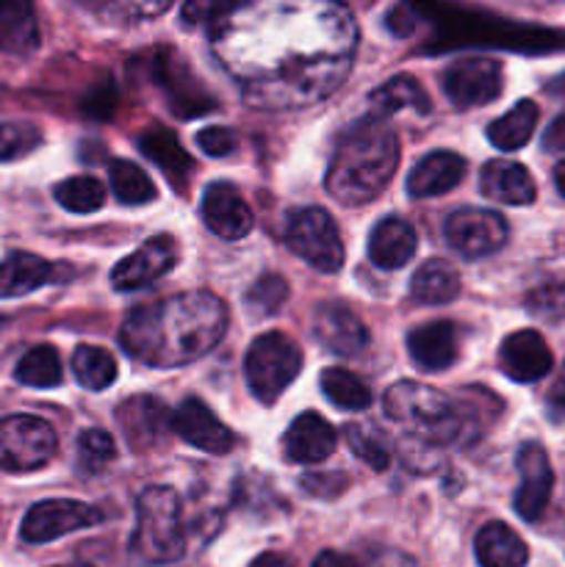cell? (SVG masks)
<instances>
[{
    "mask_svg": "<svg viewBox=\"0 0 565 567\" xmlns=\"http://www.w3.org/2000/svg\"><path fill=\"white\" fill-rule=\"evenodd\" d=\"M338 435L319 413H302L294 419V424L288 426L286 437H282V449H286V457L291 463H305L314 465L321 460L330 457L336 452Z\"/></svg>",
    "mask_w": 565,
    "mask_h": 567,
    "instance_id": "20",
    "label": "cell"
},
{
    "mask_svg": "<svg viewBox=\"0 0 565 567\" xmlns=\"http://www.w3.org/2000/svg\"><path fill=\"white\" fill-rule=\"evenodd\" d=\"M55 199H59L61 208L72 210V214H94V210L103 208L105 203V186L97 177L89 175H75L66 177L55 186Z\"/></svg>",
    "mask_w": 565,
    "mask_h": 567,
    "instance_id": "34",
    "label": "cell"
},
{
    "mask_svg": "<svg viewBox=\"0 0 565 567\" xmlns=\"http://www.w3.org/2000/svg\"><path fill=\"white\" fill-rule=\"evenodd\" d=\"M343 437H347L349 449H352V454L358 460H363L369 468L374 471H386L388 465H391V449L386 446V441H382V435L377 430H371V426H363V424H347L343 426Z\"/></svg>",
    "mask_w": 565,
    "mask_h": 567,
    "instance_id": "36",
    "label": "cell"
},
{
    "mask_svg": "<svg viewBox=\"0 0 565 567\" xmlns=\"http://www.w3.org/2000/svg\"><path fill=\"white\" fill-rule=\"evenodd\" d=\"M518 491H515L513 507L524 520H537L548 507L554 487V471L548 463V454L541 443H524L518 452Z\"/></svg>",
    "mask_w": 565,
    "mask_h": 567,
    "instance_id": "13",
    "label": "cell"
},
{
    "mask_svg": "<svg viewBox=\"0 0 565 567\" xmlns=\"http://www.w3.org/2000/svg\"><path fill=\"white\" fill-rule=\"evenodd\" d=\"M61 567H92V565H83V563H75V565H61Z\"/></svg>",
    "mask_w": 565,
    "mask_h": 567,
    "instance_id": "49",
    "label": "cell"
},
{
    "mask_svg": "<svg viewBox=\"0 0 565 567\" xmlns=\"http://www.w3.org/2000/svg\"><path fill=\"white\" fill-rule=\"evenodd\" d=\"M499 402L493 393L476 391V402L458 404L446 393L424 385V382H397L388 388L382 408L386 415L408 432L415 443H430V446H452L463 441L471 426V435H480V421H493V415H485V404Z\"/></svg>",
    "mask_w": 565,
    "mask_h": 567,
    "instance_id": "3",
    "label": "cell"
},
{
    "mask_svg": "<svg viewBox=\"0 0 565 567\" xmlns=\"http://www.w3.org/2000/svg\"><path fill=\"white\" fill-rule=\"evenodd\" d=\"M288 299V282L277 275H266L249 288L247 308L255 316H271L286 305Z\"/></svg>",
    "mask_w": 565,
    "mask_h": 567,
    "instance_id": "39",
    "label": "cell"
},
{
    "mask_svg": "<svg viewBox=\"0 0 565 567\" xmlns=\"http://www.w3.org/2000/svg\"><path fill=\"white\" fill-rule=\"evenodd\" d=\"M480 192L487 199H496V203L504 205H530L535 199L537 188L524 166L507 158H496L482 166Z\"/></svg>",
    "mask_w": 565,
    "mask_h": 567,
    "instance_id": "23",
    "label": "cell"
},
{
    "mask_svg": "<svg viewBox=\"0 0 565 567\" xmlns=\"http://www.w3.org/2000/svg\"><path fill=\"white\" fill-rule=\"evenodd\" d=\"M116 460V446L114 437L103 430H89L78 437V463L89 474H100L105 465H111Z\"/></svg>",
    "mask_w": 565,
    "mask_h": 567,
    "instance_id": "37",
    "label": "cell"
},
{
    "mask_svg": "<svg viewBox=\"0 0 565 567\" xmlns=\"http://www.w3.org/2000/svg\"><path fill=\"white\" fill-rule=\"evenodd\" d=\"M302 491L314 498H338L349 487L347 474H310L305 476Z\"/></svg>",
    "mask_w": 565,
    "mask_h": 567,
    "instance_id": "42",
    "label": "cell"
},
{
    "mask_svg": "<svg viewBox=\"0 0 565 567\" xmlns=\"http://www.w3.org/2000/svg\"><path fill=\"white\" fill-rule=\"evenodd\" d=\"M369 109L374 111V116L397 114L399 109H413L419 111V114H430L432 103H430V94L424 92V86H421L415 78L397 75L388 83H382V86L371 94Z\"/></svg>",
    "mask_w": 565,
    "mask_h": 567,
    "instance_id": "28",
    "label": "cell"
},
{
    "mask_svg": "<svg viewBox=\"0 0 565 567\" xmlns=\"http://www.w3.org/2000/svg\"><path fill=\"white\" fill-rule=\"evenodd\" d=\"M443 92L458 109L487 105L502 94V66L493 59H460L443 72Z\"/></svg>",
    "mask_w": 565,
    "mask_h": 567,
    "instance_id": "11",
    "label": "cell"
},
{
    "mask_svg": "<svg viewBox=\"0 0 565 567\" xmlns=\"http://www.w3.org/2000/svg\"><path fill=\"white\" fill-rule=\"evenodd\" d=\"M314 336L338 358H358L369 347V330L352 308L341 302L319 305L314 313Z\"/></svg>",
    "mask_w": 565,
    "mask_h": 567,
    "instance_id": "15",
    "label": "cell"
},
{
    "mask_svg": "<svg viewBox=\"0 0 565 567\" xmlns=\"http://www.w3.org/2000/svg\"><path fill=\"white\" fill-rule=\"evenodd\" d=\"M465 169H469V164H465L463 155L452 153V150H435L413 166L404 188L413 199L441 197V194H449L454 186H460Z\"/></svg>",
    "mask_w": 565,
    "mask_h": 567,
    "instance_id": "19",
    "label": "cell"
},
{
    "mask_svg": "<svg viewBox=\"0 0 565 567\" xmlns=\"http://www.w3.org/2000/svg\"><path fill=\"white\" fill-rule=\"evenodd\" d=\"M17 382L28 388H55L64 380V369H61V358L50 343L28 349L22 360L14 369Z\"/></svg>",
    "mask_w": 565,
    "mask_h": 567,
    "instance_id": "32",
    "label": "cell"
},
{
    "mask_svg": "<svg viewBox=\"0 0 565 567\" xmlns=\"http://www.w3.org/2000/svg\"><path fill=\"white\" fill-rule=\"evenodd\" d=\"M415 249H419V236L399 216L380 219L369 236V258L380 269H402L413 260Z\"/></svg>",
    "mask_w": 565,
    "mask_h": 567,
    "instance_id": "22",
    "label": "cell"
},
{
    "mask_svg": "<svg viewBox=\"0 0 565 567\" xmlns=\"http://www.w3.org/2000/svg\"><path fill=\"white\" fill-rule=\"evenodd\" d=\"M42 144V131L31 122H0V161H14Z\"/></svg>",
    "mask_w": 565,
    "mask_h": 567,
    "instance_id": "38",
    "label": "cell"
},
{
    "mask_svg": "<svg viewBox=\"0 0 565 567\" xmlns=\"http://www.w3.org/2000/svg\"><path fill=\"white\" fill-rule=\"evenodd\" d=\"M530 313L546 321H565V286H543L526 299Z\"/></svg>",
    "mask_w": 565,
    "mask_h": 567,
    "instance_id": "40",
    "label": "cell"
},
{
    "mask_svg": "<svg viewBox=\"0 0 565 567\" xmlns=\"http://www.w3.org/2000/svg\"><path fill=\"white\" fill-rule=\"evenodd\" d=\"M172 432L205 454H227L236 446L233 432L210 413L208 404L194 396L177 404V410L172 413Z\"/></svg>",
    "mask_w": 565,
    "mask_h": 567,
    "instance_id": "14",
    "label": "cell"
},
{
    "mask_svg": "<svg viewBox=\"0 0 565 567\" xmlns=\"http://www.w3.org/2000/svg\"><path fill=\"white\" fill-rule=\"evenodd\" d=\"M449 247L463 258H485L499 252L507 241V221L496 210L485 208H463L454 210L443 227Z\"/></svg>",
    "mask_w": 565,
    "mask_h": 567,
    "instance_id": "10",
    "label": "cell"
},
{
    "mask_svg": "<svg viewBox=\"0 0 565 567\" xmlns=\"http://www.w3.org/2000/svg\"><path fill=\"white\" fill-rule=\"evenodd\" d=\"M116 424L136 452L161 443L172 430V413L153 396H133L116 408Z\"/></svg>",
    "mask_w": 565,
    "mask_h": 567,
    "instance_id": "18",
    "label": "cell"
},
{
    "mask_svg": "<svg viewBox=\"0 0 565 567\" xmlns=\"http://www.w3.org/2000/svg\"><path fill=\"white\" fill-rule=\"evenodd\" d=\"M474 551L480 567H524L530 559L526 543L502 520H491L476 532Z\"/></svg>",
    "mask_w": 565,
    "mask_h": 567,
    "instance_id": "24",
    "label": "cell"
},
{
    "mask_svg": "<svg viewBox=\"0 0 565 567\" xmlns=\"http://www.w3.org/2000/svg\"><path fill=\"white\" fill-rule=\"evenodd\" d=\"M225 330V302L210 291H186L133 310L122 324V347L138 363L177 369L208 354Z\"/></svg>",
    "mask_w": 565,
    "mask_h": 567,
    "instance_id": "2",
    "label": "cell"
},
{
    "mask_svg": "<svg viewBox=\"0 0 565 567\" xmlns=\"http://www.w3.org/2000/svg\"><path fill=\"white\" fill-rule=\"evenodd\" d=\"M203 219L208 230L225 241H238L253 230V210L230 183H210L205 188Z\"/></svg>",
    "mask_w": 565,
    "mask_h": 567,
    "instance_id": "17",
    "label": "cell"
},
{
    "mask_svg": "<svg viewBox=\"0 0 565 567\" xmlns=\"http://www.w3.org/2000/svg\"><path fill=\"white\" fill-rule=\"evenodd\" d=\"M39 48V25L28 3H0V50L28 55Z\"/></svg>",
    "mask_w": 565,
    "mask_h": 567,
    "instance_id": "27",
    "label": "cell"
},
{
    "mask_svg": "<svg viewBox=\"0 0 565 567\" xmlns=\"http://www.w3.org/2000/svg\"><path fill=\"white\" fill-rule=\"evenodd\" d=\"M197 147L210 158H225L238 147V138L230 127H203L197 133Z\"/></svg>",
    "mask_w": 565,
    "mask_h": 567,
    "instance_id": "41",
    "label": "cell"
},
{
    "mask_svg": "<svg viewBox=\"0 0 565 567\" xmlns=\"http://www.w3.org/2000/svg\"><path fill=\"white\" fill-rule=\"evenodd\" d=\"M55 432L37 415H9L0 421V468L11 474L39 471L55 457Z\"/></svg>",
    "mask_w": 565,
    "mask_h": 567,
    "instance_id": "8",
    "label": "cell"
},
{
    "mask_svg": "<svg viewBox=\"0 0 565 567\" xmlns=\"http://www.w3.org/2000/svg\"><path fill=\"white\" fill-rule=\"evenodd\" d=\"M548 92L557 94V97H565V72H563V75H557V78H552V81H548Z\"/></svg>",
    "mask_w": 565,
    "mask_h": 567,
    "instance_id": "47",
    "label": "cell"
},
{
    "mask_svg": "<svg viewBox=\"0 0 565 567\" xmlns=\"http://www.w3.org/2000/svg\"><path fill=\"white\" fill-rule=\"evenodd\" d=\"M543 150L548 153H565V114H559L543 133Z\"/></svg>",
    "mask_w": 565,
    "mask_h": 567,
    "instance_id": "43",
    "label": "cell"
},
{
    "mask_svg": "<svg viewBox=\"0 0 565 567\" xmlns=\"http://www.w3.org/2000/svg\"><path fill=\"white\" fill-rule=\"evenodd\" d=\"M103 524V513L92 504L70 502V498H50V502L33 504L25 513L20 526V535L25 543H50L59 537L72 535L78 529Z\"/></svg>",
    "mask_w": 565,
    "mask_h": 567,
    "instance_id": "9",
    "label": "cell"
},
{
    "mask_svg": "<svg viewBox=\"0 0 565 567\" xmlns=\"http://www.w3.org/2000/svg\"><path fill=\"white\" fill-rule=\"evenodd\" d=\"M408 352L424 371H446L458 360V327L452 321H427L408 332Z\"/></svg>",
    "mask_w": 565,
    "mask_h": 567,
    "instance_id": "21",
    "label": "cell"
},
{
    "mask_svg": "<svg viewBox=\"0 0 565 567\" xmlns=\"http://www.w3.org/2000/svg\"><path fill=\"white\" fill-rule=\"evenodd\" d=\"M72 371H75V380L81 382L86 391H105V388L114 385L116 380V360L114 354L105 352L100 347H83L75 349L72 354Z\"/></svg>",
    "mask_w": 565,
    "mask_h": 567,
    "instance_id": "33",
    "label": "cell"
},
{
    "mask_svg": "<svg viewBox=\"0 0 565 567\" xmlns=\"http://www.w3.org/2000/svg\"><path fill=\"white\" fill-rule=\"evenodd\" d=\"M321 391L336 408L341 410H366L374 402L371 388L358 374L347 369H325L321 371Z\"/></svg>",
    "mask_w": 565,
    "mask_h": 567,
    "instance_id": "31",
    "label": "cell"
},
{
    "mask_svg": "<svg viewBox=\"0 0 565 567\" xmlns=\"http://www.w3.org/2000/svg\"><path fill=\"white\" fill-rule=\"evenodd\" d=\"M314 567H360V565H358V559L347 557V554L321 551L319 557L314 559Z\"/></svg>",
    "mask_w": 565,
    "mask_h": 567,
    "instance_id": "45",
    "label": "cell"
},
{
    "mask_svg": "<svg viewBox=\"0 0 565 567\" xmlns=\"http://www.w3.org/2000/svg\"><path fill=\"white\" fill-rule=\"evenodd\" d=\"M111 188H114L116 199L125 205H144L155 197V186L147 177L142 166L133 161H111Z\"/></svg>",
    "mask_w": 565,
    "mask_h": 567,
    "instance_id": "35",
    "label": "cell"
},
{
    "mask_svg": "<svg viewBox=\"0 0 565 567\" xmlns=\"http://www.w3.org/2000/svg\"><path fill=\"white\" fill-rule=\"evenodd\" d=\"M131 551L150 565H170L186 554L181 498L172 487L155 485L138 496Z\"/></svg>",
    "mask_w": 565,
    "mask_h": 567,
    "instance_id": "5",
    "label": "cell"
},
{
    "mask_svg": "<svg viewBox=\"0 0 565 567\" xmlns=\"http://www.w3.org/2000/svg\"><path fill=\"white\" fill-rule=\"evenodd\" d=\"M216 22V59L258 109L319 103L352 70L358 25L343 6L247 3Z\"/></svg>",
    "mask_w": 565,
    "mask_h": 567,
    "instance_id": "1",
    "label": "cell"
},
{
    "mask_svg": "<svg viewBox=\"0 0 565 567\" xmlns=\"http://www.w3.org/2000/svg\"><path fill=\"white\" fill-rule=\"evenodd\" d=\"M499 365L513 382H537L552 371L554 358L541 332L518 330L504 338L499 349Z\"/></svg>",
    "mask_w": 565,
    "mask_h": 567,
    "instance_id": "16",
    "label": "cell"
},
{
    "mask_svg": "<svg viewBox=\"0 0 565 567\" xmlns=\"http://www.w3.org/2000/svg\"><path fill=\"white\" fill-rule=\"evenodd\" d=\"M286 244L297 258L319 271H338L343 266V241L336 221L321 208H299L286 221Z\"/></svg>",
    "mask_w": 565,
    "mask_h": 567,
    "instance_id": "7",
    "label": "cell"
},
{
    "mask_svg": "<svg viewBox=\"0 0 565 567\" xmlns=\"http://www.w3.org/2000/svg\"><path fill=\"white\" fill-rule=\"evenodd\" d=\"M249 567H294V563L288 557H282V554L269 551V554H260V557Z\"/></svg>",
    "mask_w": 565,
    "mask_h": 567,
    "instance_id": "46",
    "label": "cell"
},
{
    "mask_svg": "<svg viewBox=\"0 0 565 567\" xmlns=\"http://www.w3.org/2000/svg\"><path fill=\"white\" fill-rule=\"evenodd\" d=\"M399 166V138L391 127L366 120L349 127L332 153L325 186L341 205H366L380 197Z\"/></svg>",
    "mask_w": 565,
    "mask_h": 567,
    "instance_id": "4",
    "label": "cell"
},
{
    "mask_svg": "<svg viewBox=\"0 0 565 567\" xmlns=\"http://www.w3.org/2000/svg\"><path fill=\"white\" fill-rule=\"evenodd\" d=\"M410 293L421 305H446L458 299L460 275L446 260H427L410 280Z\"/></svg>",
    "mask_w": 565,
    "mask_h": 567,
    "instance_id": "29",
    "label": "cell"
},
{
    "mask_svg": "<svg viewBox=\"0 0 565 567\" xmlns=\"http://www.w3.org/2000/svg\"><path fill=\"white\" fill-rule=\"evenodd\" d=\"M138 150H142L147 158H153L155 164L161 166V169L172 177H186V172L192 169V158L186 155V150L181 147V142H177L175 136H172L166 127H150V131H144L142 136H138Z\"/></svg>",
    "mask_w": 565,
    "mask_h": 567,
    "instance_id": "30",
    "label": "cell"
},
{
    "mask_svg": "<svg viewBox=\"0 0 565 567\" xmlns=\"http://www.w3.org/2000/svg\"><path fill=\"white\" fill-rule=\"evenodd\" d=\"M177 258H181L177 241L161 233V236L147 238L136 252L127 255L125 260H120L114 266V271H111V286L116 291H138V288L170 275L175 269Z\"/></svg>",
    "mask_w": 565,
    "mask_h": 567,
    "instance_id": "12",
    "label": "cell"
},
{
    "mask_svg": "<svg viewBox=\"0 0 565 567\" xmlns=\"http://www.w3.org/2000/svg\"><path fill=\"white\" fill-rule=\"evenodd\" d=\"M302 369V352L282 332H264L255 338L244 360V377L253 396L264 404H275Z\"/></svg>",
    "mask_w": 565,
    "mask_h": 567,
    "instance_id": "6",
    "label": "cell"
},
{
    "mask_svg": "<svg viewBox=\"0 0 565 567\" xmlns=\"http://www.w3.org/2000/svg\"><path fill=\"white\" fill-rule=\"evenodd\" d=\"M554 181H557L559 194H563V197H565V161H559V166H557V169H554Z\"/></svg>",
    "mask_w": 565,
    "mask_h": 567,
    "instance_id": "48",
    "label": "cell"
},
{
    "mask_svg": "<svg viewBox=\"0 0 565 567\" xmlns=\"http://www.w3.org/2000/svg\"><path fill=\"white\" fill-rule=\"evenodd\" d=\"M537 116H541L537 105L532 100H521L507 114L487 125V138L502 153H515V150H521L532 138L537 127Z\"/></svg>",
    "mask_w": 565,
    "mask_h": 567,
    "instance_id": "26",
    "label": "cell"
},
{
    "mask_svg": "<svg viewBox=\"0 0 565 567\" xmlns=\"http://www.w3.org/2000/svg\"><path fill=\"white\" fill-rule=\"evenodd\" d=\"M548 408H552V413L557 419H565V363L559 369V377L554 380L552 391H548Z\"/></svg>",
    "mask_w": 565,
    "mask_h": 567,
    "instance_id": "44",
    "label": "cell"
},
{
    "mask_svg": "<svg viewBox=\"0 0 565 567\" xmlns=\"http://www.w3.org/2000/svg\"><path fill=\"white\" fill-rule=\"evenodd\" d=\"M53 266L31 252H14L0 264V299L25 297L53 280Z\"/></svg>",
    "mask_w": 565,
    "mask_h": 567,
    "instance_id": "25",
    "label": "cell"
}]
</instances>
